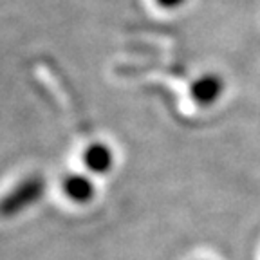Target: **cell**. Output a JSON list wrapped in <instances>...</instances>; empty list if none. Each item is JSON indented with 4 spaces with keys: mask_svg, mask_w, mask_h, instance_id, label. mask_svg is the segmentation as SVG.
Returning <instances> with one entry per match:
<instances>
[{
    "mask_svg": "<svg viewBox=\"0 0 260 260\" xmlns=\"http://www.w3.org/2000/svg\"><path fill=\"white\" fill-rule=\"evenodd\" d=\"M40 193H42V183L38 179L25 181L18 188H15L9 195H6V199L0 203V213L2 215L16 213V211H20L27 204H31L32 201H37L40 197Z\"/></svg>",
    "mask_w": 260,
    "mask_h": 260,
    "instance_id": "6da1fadb",
    "label": "cell"
},
{
    "mask_svg": "<svg viewBox=\"0 0 260 260\" xmlns=\"http://www.w3.org/2000/svg\"><path fill=\"white\" fill-rule=\"evenodd\" d=\"M85 162L94 170H102L109 165V154L103 146H92L85 154Z\"/></svg>",
    "mask_w": 260,
    "mask_h": 260,
    "instance_id": "7a4b0ae2",
    "label": "cell"
},
{
    "mask_svg": "<svg viewBox=\"0 0 260 260\" xmlns=\"http://www.w3.org/2000/svg\"><path fill=\"white\" fill-rule=\"evenodd\" d=\"M89 188H90V184L85 183V181L80 177H73L65 183V191H67L71 197H74V199H83L85 195H89Z\"/></svg>",
    "mask_w": 260,
    "mask_h": 260,
    "instance_id": "3957f363",
    "label": "cell"
}]
</instances>
